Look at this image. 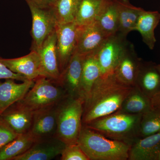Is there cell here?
Instances as JSON below:
<instances>
[{
	"mask_svg": "<svg viewBox=\"0 0 160 160\" xmlns=\"http://www.w3.org/2000/svg\"><path fill=\"white\" fill-rule=\"evenodd\" d=\"M66 145L56 137L38 140L26 152L12 160H50L62 154Z\"/></svg>",
	"mask_w": 160,
	"mask_h": 160,
	"instance_id": "obj_13",
	"label": "cell"
},
{
	"mask_svg": "<svg viewBox=\"0 0 160 160\" xmlns=\"http://www.w3.org/2000/svg\"><path fill=\"white\" fill-rule=\"evenodd\" d=\"M34 112L19 102H16L5 109L0 117L18 134L29 132L31 128Z\"/></svg>",
	"mask_w": 160,
	"mask_h": 160,
	"instance_id": "obj_16",
	"label": "cell"
},
{
	"mask_svg": "<svg viewBox=\"0 0 160 160\" xmlns=\"http://www.w3.org/2000/svg\"><path fill=\"white\" fill-rule=\"evenodd\" d=\"M59 104L34 112L29 132L37 140L55 137Z\"/></svg>",
	"mask_w": 160,
	"mask_h": 160,
	"instance_id": "obj_11",
	"label": "cell"
},
{
	"mask_svg": "<svg viewBox=\"0 0 160 160\" xmlns=\"http://www.w3.org/2000/svg\"><path fill=\"white\" fill-rule=\"evenodd\" d=\"M34 84L33 80L17 83L15 80L0 81V115L5 109L23 98Z\"/></svg>",
	"mask_w": 160,
	"mask_h": 160,
	"instance_id": "obj_18",
	"label": "cell"
},
{
	"mask_svg": "<svg viewBox=\"0 0 160 160\" xmlns=\"http://www.w3.org/2000/svg\"><path fill=\"white\" fill-rule=\"evenodd\" d=\"M77 143L89 160H128L130 146L82 125Z\"/></svg>",
	"mask_w": 160,
	"mask_h": 160,
	"instance_id": "obj_2",
	"label": "cell"
},
{
	"mask_svg": "<svg viewBox=\"0 0 160 160\" xmlns=\"http://www.w3.org/2000/svg\"><path fill=\"white\" fill-rule=\"evenodd\" d=\"M101 77V69L94 53L84 57L81 81V94L85 100L89 95L95 83Z\"/></svg>",
	"mask_w": 160,
	"mask_h": 160,
	"instance_id": "obj_24",
	"label": "cell"
},
{
	"mask_svg": "<svg viewBox=\"0 0 160 160\" xmlns=\"http://www.w3.org/2000/svg\"><path fill=\"white\" fill-rule=\"evenodd\" d=\"M78 25L75 22L57 24L56 45L60 72L68 65L76 49Z\"/></svg>",
	"mask_w": 160,
	"mask_h": 160,
	"instance_id": "obj_8",
	"label": "cell"
},
{
	"mask_svg": "<svg viewBox=\"0 0 160 160\" xmlns=\"http://www.w3.org/2000/svg\"><path fill=\"white\" fill-rule=\"evenodd\" d=\"M160 131V108L152 107L142 115L139 137L144 138Z\"/></svg>",
	"mask_w": 160,
	"mask_h": 160,
	"instance_id": "obj_28",
	"label": "cell"
},
{
	"mask_svg": "<svg viewBox=\"0 0 160 160\" xmlns=\"http://www.w3.org/2000/svg\"><path fill=\"white\" fill-rule=\"evenodd\" d=\"M84 57L75 52L60 76L58 83L71 97L82 98L81 81Z\"/></svg>",
	"mask_w": 160,
	"mask_h": 160,
	"instance_id": "obj_10",
	"label": "cell"
},
{
	"mask_svg": "<svg viewBox=\"0 0 160 160\" xmlns=\"http://www.w3.org/2000/svg\"><path fill=\"white\" fill-rule=\"evenodd\" d=\"M18 135L0 117V149Z\"/></svg>",
	"mask_w": 160,
	"mask_h": 160,
	"instance_id": "obj_30",
	"label": "cell"
},
{
	"mask_svg": "<svg viewBox=\"0 0 160 160\" xmlns=\"http://www.w3.org/2000/svg\"><path fill=\"white\" fill-rule=\"evenodd\" d=\"M157 67L159 71L160 72V64H159V65H157Z\"/></svg>",
	"mask_w": 160,
	"mask_h": 160,
	"instance_id": "obj_34",
	"label": "cell"
},
{
	"mask_svg": "<svg viewBox=\"0 0 160 160\" xmlns=\"http://www.w3.org/2000/svg\"><path fill=\"white\" fill-rule=\"evenodd\" d=\"M142 61L138 57L134 46L131 43L121 58L113 73L123 84L135 86Z\"/></svg>",
	"mask_w": 160,
	"mask_h": 160,
	"instance_id": "obj_14",
	"label": "cell"
},
{
	"mask_svg": "<svg viewBox=\"0 0 160 160\" xmlns=\"http://www.w3.org/2000/svg\"><path fill=\"white\" fill-rule=\"evenodd\" d=\"M160 21V12L143 9L138 18L134 30L140 32L143 42L149 49H154L156 42L154 30Z\"/></svg>",
	"mask_w": 160,
	"mask_h": 160,
	"instance_id": "obj_20",
	"label": "cell"
},
{
	"mask_svg": "<svg viewBox=\"0 0 160 160\" xmlns=\"http://www.w3.org/2000/svg\"><path fill=\"white\" fill-rule=\"evenodd\" d=\"M119 17L118 32L127 37L131 31H134L136 24L143 9L136 7L129 0H116Z\"/></svg>",
	"mask_w": 160,
	"mask_h": 160,
	"instance_id": "obj_22",
	"label": "cell"
},
{
	"mask_svg": "<svg viewBox=\"0 0 160 160\" xmlns=\"http://www.w3.org/2000/svg\"><path fill=\"white\" fill-rule=\"evenodd\" d=\"M135 86L151 99L157 94L160 91V72L157 65L142 61Z\"/></svg>",
	"mask_w": 160,
	"mask_h": 160,
	"instance_id": "obj_19",
	"label": "cell"
},
{
	"mask_svg": "<svg viewBox=\"0 0 160 160\" xmlns=\"http://www.w3.org/2000/svg\"><path fill=\"white\" fill-rule=\"evenodd\" d=\"M96 22L108 36L117 33L119 29V17L116 0L110 1Z\"/></svg>",
	"mask_w": 160,
	"mask_h": 160,
	"instance_id": "obj_26",
	"label": "cell"
},
{
	"mask_svg": "<svg viewBox=\"0 0 160 160\" xmlns=\"http://www.w3.org/2000/svg\"><path fill=\"white\" fill-rule=\"evenodd\" d=\"M37 140L28 132L19 134L0 149V160H12L26 152Z\"/></svg>",
	"mask_w": 160,
	"mask_h": 160,
	"instance_id": "obj_25",
	"label": "cell"
},
{
	"mask_svg": "<svg viewBox=\"0 0 160 160\" xmlns=\"http://www.w3.org/2000/svg\"><path fill=\"white\" fill-rule=\"evenodd\" d=\"M119 32L110 36L95 52L94 55L101 69V76L113 73L130 42Z\"/></svg>",
	"mask_w": 160,
	"mask_h": 160,
	"instance_id": "obj_6",
	"label": "cell"
},
{
	"mask_svg": "<svg viewBox=\"0 0 160 160\" xmlns=\"http://www.w3.org/2000/svg\"><path fill=\"white\" fill-rule=\"evenodd\" d=\"M160 160V156H159V160Z\"/></svg>",
	"mask_w": 160,
	"mask_h": 160,
	"instance_id": "obj_35",
	"label": "cell"
},
{
	"mask_svg": "<svg viewBox=\"0 0 160 160\" xmlns=\"http://www.w3.org/2000/svg\"><path fill=\"white\" fill-rule=\"evenodd\" d=\"M151 99L140 90L137 86H133L118 111L132 114H142L152 109Z\"/></svg>",
	"mask_w": 160,
	"mask_h": 160,
	"instance_id": "obj_23",
	"label": "cell"
},
{
	"mask_svg": "<svg viewBox=\"0 0 160 160\" xmlns=\"http://www.w3.org/2000/svg\"><path fill=\"white\" fill-rule=\"evenodd\" d=\"M84 102V98L68 96L58 106L55 137L66 145L77 143L82 127Z\"/></svg>",
	"mask_w": 160,
	"mask_h": 160,
	"instance_id": "obj_4",
	"label": "cell"
},
{
	"mask_svg": "<svg viewBox=\"0 0 160 160\" xmlns=\"http://www.w3.org/2000/svg\"><path fill=\"white\" fill-rule=\"evenodd\" d=\"M56 42L55 29L46 38L38 52L42 65V76L58 83L61 72L58 59Z\"/></svg>",
	"mask_w": 160,
	"mask_h": 160,
	"instance_id": "obj_12",
	"label": "cell"
},
{
	"mask_svg": "<svg viewBox=\"0 0 160 160\" xmlns=\"http://www.w3.org/2000/svg\"><path fill=\"white\" fill-rule=\"evenodd\" d=\"M109 37L102 30L96 22L78 26L75 52L83 56L94 53Z\"/></svg>",
	"mask_w": 160,
	"mask_h": 160,
	"instance_id": "obj_9",
	"label": "cell"
},
{
	"mask_svg": "<svg viewBox=\"0 0 160 160\" xmlns=\"http://www.w3.org/2000/svg\"><path fill=\"white\" fill-rule=\"evenodd\" d=\"M133 87L120 82L114 73L101 76L85 100L82 125L118 111Z\"/></svg>",
	"mask_w": 160,
	"mask_h": 160,
	"instance_id": "obj_1",
	"label": "cell"
},
{
	"mask_svg": "<svg viewBox=\"0 0 160 160\" xmlns=\"http://www.w3.org/2000/svg\"><path fill=\"white\" fill-rule=\"evenodd\" d=\"M160 154V131L139 138L130 145L128 160H158Z\"/></svg>",
	"mask_w": 160,
	"mask_h": 160,
	"instance_id": "obj_17",
	"label": "cell"
},
{
	"mask_svg": "<svg viewBox=\"0 0 160 160\" xmlns=\"http://www.w3.org/2000/svg\"><path fill=\"white\" fill-rule=\"evenodd\" d=\"M62 160H89L78 143L66 145L61 154Z\"/></svg>",
	"mask_w": 160,
	"mask_h": 160,
	"instance_id": "obj_29",
	"label": "cell"
},
{
	"mask_svg": "<svg viewBox=\"0 0 160 160\" xmlns=\"http://www.w3.org/2000/svg\"><path fill=\"white\" fill-rule=\"evenodd\" d=\"M69 96L59 83L40 76L25 96L18 102L31 111H38L56 106Z\"/></svg>",
	"mask_w": 160,
	"mask_h": 160,
	"instance_id": "obj_5",
	"label": "cell"
},
{
	"mask_svg": "<svg viewBox=\"0 0 160 160\" xmlns=\"http://www.w3.org/2000/svg\"><path fill=\"white\" fill-rule=\"evenodd\" d=\"M29 1H31L41 8L51 9L54 6L57 0H29Z\"/></svg>",
	"mask_w": 160,
	"mask_h": 160,
	"instance_id": "obj_32",
	"label": "cell"
},
{
	"mask_svg": "<svg viewBox=\"0 0 160 160\" xmlns=\"http://www.w3.org/2000/svg\"><path fill=\"white\" fill-rule=\"evenodd\" d=\"M11 79L23 82L28 80L22 75L11 71L2 62H0V80Z\"/></svg>",
	"mask_w": 160,
	"mask_h": 160,
	"instance_id": "obj_31",
	"label": "cell"
},
{
	"mask_svg": "<svg viewBox=\"0 0 160 160\" xmlns=\"http://www.w3.org/2000/svg\"><path fill=\"white\" fill-rule=\"evenodd\" d=\"M79 0H57L51 10L57 24L75 22Z\"/></svg>",
	"mask_w": 160,
	"mask_h": 160,
	"instance_id": "obj_27",
	"label": "cell"
},
{
	"mask_svg": "<svg viewBox=\"0 0 160 160\" xmlns=\"http://www.w3.org/2000/svg\"><path fill=\"white\" fill-rule=\"evenodd\" d=\"M0 62L11 71L22 75L28 80H33L42 76V65L38 52L31 50L22 57L6 59L0 57Z\"/></svg>",
	"mask_w": 160,
	"mask_h": 160,
	"instance_id": "obj_15",
	"label": "cell"
},
{
	"mask_svg": "<svg viewBox=\"0 0 160 160\" xmlns=\"http://www.w3.org/2000/svg\"><path fill=\"white\" fill-rule=\"evenodd\" d=\"M152 107L160 108V91L151 99Z\"/></svg>",
	"mask_w": 160,
	"mask_h": 160,
	"instance_id": "obj_33",
	"label": "cell"
},
{
	"mask_svg": "<svg viewBox=\"0 0 160 160\" xmlns=\"http://www.w3.org/2000/svg\"><path fill=\"white\" fill-rule=\"evenodd\" d=\"M111 0H79L75 22L83 26L97 21Z\"/></svg>",
	"mask_w": 160,
	"mask_h": 160,
	"instance_id": "obj_21",
	"label": "cell"
},
{
	"mask_svg": "<svg viewBox=\"0 0 160 160\" xmlns=\"http://www.w3.org/2000/svg\"><path fill=\"white\" fill-rule=\"evenodd\" d=\"M32 18L31 50L38 52L44 41L55 29L57 22L51 9L39 7L29 0H26Z\"/></svg>",
	"mask_w": 160,
	"mask_h": 160,
	"instance_id": "obj_7",
	"label": "cell"
},
{
	"mask_svg": "<svg viewBox=\"0 0 160 160\" xmlns=\"http://www.w3.org/2000/svg\"><path fill=\"white\" fill-rule=\"evenodd\" d=\"M142 115L117 111L84 125L106 137L131 145L139 137Z\"/></svg>",
	"mask_w": 160,
	"mask_h": 160,
	"instance_id": "obj_3",
	"label": "cell"
}]
</instances>
